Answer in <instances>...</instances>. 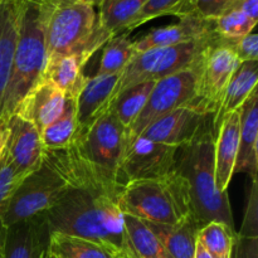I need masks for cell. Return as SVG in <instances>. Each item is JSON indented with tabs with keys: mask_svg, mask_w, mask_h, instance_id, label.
I'll use <instances>...</instances> for the list:
<instances>
[{
	"mask_svg": "<svg viewBox=\"0 0 258 258\" xmlns=\"http://www.w3.org/2000/svg\"><path fill=\"white\" fill-rule=\"evenodd\" d=\"M44 216L50 232L96 242L116 258H135L123 227V213L116 199L68 188Z\"/></svg>",
	"mask_w": 258,
	"mask_h": 258,
	"instance_id": "obj_1",
	"label": "cell"
},
{
	"mask_svg": "<svg viewBox=\"0 0 258 258\" xmlns=\"http://www.w3.org/2000/svg\"><path fill=\"white\" fill-rule=\"evenodd\" d=\"M175 170L188 184L191 211L199 224L219 222L237 232L228 193H222L216 184L213 130L178 149Z\"/></svg>",
	"mask_w": 258,
	"mask_h": 258,
	"instance_id": "obj_2",
	"label": "cell"
},
{
	"mask_svg": "<svg viewBox=\"0 0 258 258\" xmlns=\"http://www.w3.org/2000/svg\"><path fill=\"white\" fill-rule=\"evenodd\" d=\"M47 4L48 0H20L17 47L3 98L0 120L15 112L20 101L42 77L47 62L44 42Z\"/></svg>",
	"mask_w": 258,
	"mask_h": 258,
	"instance_id": "obj_3",
	"label": "cell"
},
{
	"mask_svg": "<svg viewBox=\"0 0 258 258\" xmlns=\"http://www.w3.org/2000/svg\"><path fill=\"white\" fill-rule=\"evenodd\" d=\"M118 206L122 213L156 224L174 226L193 216L188 184L176 170L158 179L126 183Z\"/></svg>",
	"mask_w": 258,
	"mask_h": 258,
	"instance_id": "obj_4",
	"label": "cell"
},
{
	"mask_svg": "<svg viewBox=\"0 0 258 258\" xmlns=\"http://www.w3.org/2000/svg\"><path fill=\"white\" fill-rule=\"evenodd\" d=\"M44 42L47 58L64 54L91 58L107 39L100 32L95 7L78 0H48Z\"/></svg>",
	"mask_w": 258,
	"mask_h": 258,
	"instance_id": "obj_5",
	"label": "cell"
},
{
	"mask_svg": "<svg viewBox=\"0 0 258 258\" xmlns=\"http://www.w3.org/2000/svg\"><path fill=\"white\" fill-rule=\"evenodd\" d=\"M217 37L218 35L214 34L197 42L171 47L150 48L144 52H136L121 72L112 93L111 103L118 93L133 86L150 81L156 82L174 73L197 66L201 62L207 48Z\"/></svg>",
	"mask_w": 258,
	"mask_h": 258,
	"instance_id": "obj_6",
	"label": "cell"
},
{
	"mask_svg": "<svg viewBox=\"0 0 258 258\" xmlns=\"http://www.w3.org/2000/svg\"><path fill=\"white\" fill-rule=\"evenodd\" d=\"M199 63L194 67L186 68L169 77L156 81L146 101L145 107L133 125L126 130V145L140 136L150 123L161 116L183 106L193 107L197 97Z\"/></svg>",
	"mask_w": 258,
	"mask_h": 258,
	"instance_id": "obj_7",
	"label": "cell"
},
{
	"mask_svg": "<svg viewBox=\"0 0 258 258\" xmlns=\"http://www.w3.org/2000/svg\"><path fill=\"white\" fill-rule=\"evenodd\" d=\"M241 63L233 50V42L217 37L207 48L199 63L193 107L214 117L227 85Z\"/></svg>",
	"mask_w": 258,
	"mask_h": 258,
	"instance_id": "obj_8",
	"label": "cell"
},
{
	"mask_svg": "<svg viewBox=\"0 0 258 258\" xmlns=\"http://www.w3.org/2000/svg\"><path fill=\"white\" fill-rule=\"evenodd\" d=\"M67 190L66 181L43 161L38 170L23 179L13 194L4 217L5 228L44 214L58 203Z\"/></svg>",
	"mask_w": 258,
	"mask_h": 258,
	"instance_id": "obj_9",
	"label": "cell"
},
{
	"mask_svg": "<svg viewBox=\"0 0 258 258\" xmlns=\"http://www.w3.org/2000/svg\"><path fill=\"white\" fill-rule=\"evenodd\" d=\"M44 163L66 181L68 188L105 194L116 201L120 198L123 184L83 155L76 141L59 150H44Z\"/></svg>",
	"mask_w": 258,
	"mask_h": 258,
	"instance_id": "obj_10",
	"label": "cell"
},
{
	"mask_svg": "<svg viewBox=\"0 0 258 258\" xmlns=\"http://www.w3.org/2000/svg\"><path fill=\"white\" fill-rule=\"evenodd\" d=\"M76 144L95 165L122 183L120 164L126 148V128L112 111L108 110L87 130L82 131Z\"/></svg>",
	"mask_w": 258,
	"mask_h": 258,
	"instance_id": "obj_11",
	"label": "cell"
},
{
	"mask_svg": "<svg viewBox=\"0 0 258 258\" xmlns=\"http://www.w3.org/2000/svg\"><path fill=\"white\" fill-rule=\"evenodd\" d=\"M178 149L138 136L123 151L120 164L121 180L126 184L168 175L175 170Z\"/></svg>",
	"mask_w": 258,
	"mask_h": 258,
	"instance_id": "obj_12",
	"label": "cell"
},
{
	"mask_svg": "<svg viewBox=\"0 0 258 258\" xmlns=\"http://www.w3.org/2000/svg\"><path fill=\"white\" fill-rule=\"evenodd\" d=\"M213 116L191 106H183L161 116L148 126L140 136L155 143L181 148L194 143L212 128Z\"/></svg>",
	"mask_w": 258,
	"mask_h": 258,
	"instance_id": "obj_13",
	"label": "cell"
},
{
	"mask_svg": "<svg viewBox=\"0 0 258 258\" xmlns=\"http://www.w3.org/2000/svg\"><path fill=\"white\" fill-rule=\"evenodd\" d=\"M7 121L8 135L5 151L12 163L24 178L42 166L44 161V148L40 140V133L33 123L13 113Z\"/></svg>",
	"mask_w": 258,
	"mask_h": 258,
	"instance_id": "obj_14",
	"label": "cell"
},
{
	"mask_svg": "<svg viewBox=\"0 0 258 258\" xmlns=\"http://www.w3.org/2000/svg\"><path fill=\"white\" fill-rule=\"evenodd\" d=\"M50 229L44 214L12 224L5 231L3 258H48Z\"/></svg>",
	"mask_w": 258,
	"mask_h": 258,
	"instance_id": "obj_15",
	"label": "cell"
},
{
	"mask_svg": "<svg viewBox=\"0 0 258 258\" xmlns=\"http://www.w3.org/2000/svg\"><path fill=\"white\" fill-rule=\"evenodd\" d=\"M214 34L213 19L188 15L179 18V22L175 24L154 28L148 34L134 40V49L135 52H144L150 48L171 47L206 39Z\"/></svg>",
	"mask_w": 258,
	"mask_h": 258,
	"instance_id": "obj_16",
	"label": "cell"
},
{
	"mask_svg": "<svg viewBox=\"0 0 258 258\" xmlns=\"http://www.w3.org/2000/svg\"><path fill=\"white\" fill-rule=\"evenodd\" d=\"M241 108L222 118L214 131V175L217 188L226 193L234 174L239 148Z\"/></svg>",
	"mask_w": 258,
	"mask_h": 258,
	"instance_id": "obj_17",
	"label": "cell"
},
{
	"mask_svg": "<svg viewBox=\"0 0 258 258\" xmlns=\"http://www.w3.org/2000/svg\"><path fill=\"white\" fill-rule=\"evenodd\" d=\"M66 96L55 86L40 78L24 96L14 113L35 126L39 133L57 120L63 112Z\"/></svg>",
	"mask_w": 258,
	"mask_h": 258,
	"instance_id": "obj_18",
	"label": "cell"
},
{
	"mask_svg": "<svg viewBox=\"0 0 258 258\" xmlns=\"http://www.w3.org/2000/svg\"><path fill=\"white\" fill-rule=\"evenodd\" d=\"M120 75H95L87 78L85 87L77 97V117L81 133L107 112Z\"/></svg>",
	"mask_w": 258,
	"mask_h": 258,
	"instance_id": "obj_19",
	"label": "cell"
},
{
	"mask_svg": "<svg viewBox=\"0 0 258 258\" xmlns=\"http://www.w3.org/2000/svg\"><path fill=\"white\" fill-rule=\"evenodd\" d=\"M258 171V92L254 90L241 107L239 148L234 173H246L252 181Z\"/></svg>",
	"mask_w": 258,
	"mask_h": 258,
	"instance_id": "obj_20",
	"label": "cell"
},
{
	"mask_svg": "<svg viewBox=\"0 0 258 258\" xmlns=\"http://www.w3.org/2000/svg\"><path fill=\"white\" fill-rule=\"evenodd\" d=\"M90 57L86 54H64L48 57L42 77L58 88L66 98H76L85 87L87 78L83 73Z\"/></svg>",
	"mask_w": 258,
	"mask_h": 258,
	"instance_id": "obj_21",
	"label": "cell"
},
{
	"mask_svg": "<svg viewBox=\"0 0 258 258\" xmlns=\"http://www.w3.org/2000/svg\"><path fill=\"white\" fill-rule=\"evenodd\" d=\"M20 0H4L0 4V110L12 72L19 30Z\"/></svg>",
	"mask_w": 258,
	"mask_h": 258,
	"instance_id": "obj_22",
	"label": "cell"
},
{
	"mask_svg": "<svg viewBox=\"0 0 258 258\" xmlns=\"http://www.w3.org/2000/svg\"><path fill=\"white\" fill-rule=\"evenodd\" d=\"M257 83L258 60L257 62H242L227 85L221 105L213 117V122H212L213 135L222 118L233 111L239 110L244 101L252 95L254 90H257Z\"/></svg>",
	"mask_w": 258,
	"mask_h": 258,
	"instance_id": "obj_23",
	"label": "cell"
},
{
	"mask_svg": "<svg viewBox=\"0 0 258 258\" xmlns=\"http://www.w3.org/2000/svg\"><path fill=\"white\" fill-rule=\"evenodd\" d=\"M173 258H194L202 226L193 216L174 226L146 222Z\"/></svg>",
	"mask_w": 258,
	"mask_h": 258,
	"instance_id": "obj_24",
	"label": "cell"
},
{
	"mask_svg": "<svg viewBox=\"0 0 258 258\" xmlns=\"http://www.w3.org/2000/svg\"><path fill=\"white\" fill-rule=\"evenodd\" d=\"M148 0H103L98 7V28L106 39L127 32Z\"/></svg>",
	"mask_w": 258,
	"mask_h": 258,
	"instance_id": "obj_25",
	"label": "cell"
},
{
	"mask_svg": "<svg viewBox=\"0 0 258 258\" xmlns=\"http://www.w3.org/2000/svg\"><path fill=\"white\" fill-rule=\"evenodd\" d=\"M81 135V125L77 117V100L66 98V105L59 117L40 133L44 150H59L68 148Z\"/></svg>",
	"mask_w": 258,
	"mask_h": 258,
	"instance_id": "obj_26",
	"label": "cell"
},
{
	"mask_svg": "<svg viewBox=\"0 0 258 258\" xmlns=\"http://www.w3.org/2000/svg\"><path fill=\"white\" fill-rule=\"evenodd\" d=\"M123 227L135 258H173L145 221L123 213Z\"/></svg>",
	"mask_w": 258,
	"mask_h": 258,
	"instance_id": "obj_27",
	"label": "cell"
},
{
	"mask_svg": "<svg viewBox=\"0 0 258 258\" xmlns=\"http://www.w3.org/2000/svg\"><path fill=\"white\" fill-rule=\"evenodd\" d=\"M49 256L52 258H116L96 242L58 232H50Z\"/></svg>",
	"mask_w": 258,
	"mask_h": 258,
	"instance_id": "obj_28",
	"label": "cell"
},
{
	"mask_svg": "<svg viewBox=\"0 0 258 258\" xmlns=\"http://www.w3.org/2000/svg\"><path fill=\"white\" fill-rule=\"evenodd\" d=\"M154 85L155 82L153 81L139 83V85L133 86L123 92L118 93L115 100L112 101L108 110L115 113L116 117L118 118V121L122 123L126 130L133 125L134 121L145 107L146 101H148Z\"/></svg>",
	"mask_w": 258,
	"mask_h": 258,
	"instance_id": "obj_29",
	"label": "cell"
},
{
	"mask_svg": "<svg viewBox=\"0 0 258 258\" xmlns=\"http://www.w3.org/2000/svg\"><path fill=\"white\" fill-rule=\"evenodd\" d=\"M134 40L128 32L110 38L102 47V55L96 75H120L135 54Z\"/></svg>",
	"mask_w": 258,
	"mask_h": 258,
	"instance_id": "obj_30",
	"label": "cell"
},
{
	"mask_svg": "<svg viewBox=\"0 0 258 258\" xmlns=\"http://www.w3.org/2000/svg\"><path fill=\"white\" fill-rule=\"evenodd\" d=\"M237 232L219 222H209L201 228L198 242L212 258H232Z\"/></svg>",
	"mask_w": 258,
	"mask_h": 258,
	"instance_id": "obj_31",
	"label": "cell"
},
{
	"mask_svg": "<svg viewBox=\"0 0 258 258\" xmlns=\"http://www.w3.org/2000/svg\"><path fill=\"white\" fill-rule=\"evenodd\" d=\"M23 179L24 176L15 168L4 148L0 153V248H2L5 231H7L4 226L5 213H7L13 194L17 190Z\"/></svg>",
	"mask_w": 258,
	"mask_h": 258,
	"instance_id": "obj_32",
	"label": "cell"
},
{
	"mask_svg": "<svg viewBox=\"0 0 258 258\" xmlns=\"http://www.w3.org/2000/svg\"><path fill=\"white\" fill-rule=\"evenodd\" d=\"M214 32L221 39L234 40L253 32L257 20L251 19L239 10H228L213 19Z\"/></svg>",
	"mask_w": 258,
	"mask_h": 258,
	"instance_id": "obj_33",
	"label": "cell"
},
{
	"mask_svg": "<svg viewBox=\"0 0 258 258\" xmlns=\"http://www.w3.org/2000/svg\"><path fill=\"white\" fill-rule=\"evenodd\" d=\"M232 0H183L171 15L178 18L194 15L203 19H216L229 9Z\"/></svg>",
	"mask_w": 258,
	"mask_h": 258,
	"instance_id": "obj_34",
	"label": "cell"
},
{
	"mask_svg": "<svg viewBox=\"0 0 258 258\" xmlns=\"http://www.w3.org/2000/svg\"><path fill=\"white\" fill-rule=\"evenodd\" d=\"M183 0H148L143 9L140 10L134 22L128 27L127 32L136 29L138 27L143 25L144 23L153 20L155 18L164 17V15H171L176 7H178Z\"/></svg>",
	"mask_w": 258,
	"mask_h": 258,
	"instance_id": "obj_35",
	"label": "cell"
},
{
	"mask_svg": "<svg viewBox=\"0 0 258 258\" xmlns=\"http://www.w3.org/2000/svg\"><path fill=\"white\" fill-rule=\"evenodd\" d=\"M238 236L242 237H258V194L257 180L252 181L251 194H249L248 207L244 214L243 223L239 229Z\"/></svg>",
	"mask_w": 258,
	"mask_h": 258,
	"instance_id": "obj_36",
	"label": "cell"
},
{
	"mask_svg": "<svg viewBox=\"0 0 258 258\" xmlns=\"http://www.w3.org/2000/svg\"><path fill=\"white\" fill-rule=\"evenodd\" d=\"M233 50L241 62L258 60V35L254 32L233 42Z\"/></svg>",
	"mask_w": 258,
	"mask_h": 258,
	"instance_id": "obj_37",
	"label": "cell"
},
{
	"mask_svg": "<svg viewBox=\"0 0 258 258\" xmlns=\"http://www.w3.org/2000/svg\"><path fill=\"white\" fill-rule=\"evenodd\" d=\"M234 258H258V237H242L234 241Z\"/></svg>",
	"mask_w": 258,
	"mask_h": 258,
	"instance_id": "obj_38",
	"label": "cell"
},
{
	"mask_svg": "<svg viewBox=\"0 0 258 258\" xmlns=\"http://www.w3.org/2000/svg\"><path fill=\"white\" fill-rule=\"evenodd\" d=\"M228 10H239L248 18L258 22V0H232Z\"/></svg>",
	"mask_w": 258,
	"mask_h": 258,
	"instance_id": "obj_39",
	"label": "cell"
},
{
	"mask_svg": "<svg viewBox=\"0 0 258 258\" xmlns=\"http://www.w3.org/2000/svg\"><path fill=\"white\" fill-rule=\"evenodd\" d=\"M8 135H9V130H8L7 121L0 120V151L5 148V144H7Z\"/></svg>",
	"mask_w": 258,
	"mask_h": 258,
	"instance_id": "obj_40",
	"label": "cell"
},
{
	"mask_svg": "<svg viewBox=\"0 0 258 258\" xmlns=\"http://www.w3.org/2000/svg\"><path fill=\"white\" fill-rule=\"evenodd\" d=\"M194 258H212L209 256L208 252L203 248L199 242H197V246H196V252H194Z\"/></svg>",
	"mask_w": 258,
	"mask_h": 258,
	"instance_id": "obj_41",
	"label": "cell"
},
{
	"mask_svg": "<svg viewBox=\"0 0 258 258\" xmlns=\"http://www.w3.org/2000/svg\"><path fill=\"white\" fill-rule=\"evenodd\" d=\"M78 2L86 3V4H90V5H92V7L98 8V7H100L101 3L103 2V0H78Z\"/></svg>",
	"mask_w": 258,
	"mask_h": 258,
	"instance_id": "obj_42",
	"label": "cell"
},
{
	"mask_svg": "<svg viewBox=\"0 0 258 258\" xmlns=\"http://www.w3.org/2000/svg\"><path fill=\"white\" fill-rule=\"evenodd\" d=\"M3 2H4V0H0V4H2V3H3Z\"/></svg>",
	"mask_w": 258,
	"mask_h": 258,
	"instance_id": "obj_43",
	"label": "cell"
},
{
	"mask_svg": "<svg viewBox=\"0 0 258 258\" xmlns=\"http://www.w3.org/2000/svg\"><path fill=\"white\" fill-rule=\"evenodd\" d=\"M48 258H52V257H50V256H49V257H48Z\"/></svg>",
	"mask_w": 258,
	"mask_h": 258,
	"instance_id": "obj_44",
	"label": "cell"
},
{
	"mask_svg": "<svg viewBox=\"0 0 258 258\" xmlns=\"http://www.w3.org/2000/svg\"><path fill=\"white\" fill-rule=\"evenodd\" d=\"M0 258H3V257H2V256H0Z\"/></svg>",
	"mask_w": 258,
	"mask_h": 258,
	"instance_id": "obj_45",
	"label": "cell"
},
{
	"mask_svg": "<svg viewBox=\"0 0 258 258\" xmlns=\"http://www.w3.org/2000/svg\"><path fill=\"white\" fill-rule=\"evenodd\" d=\"M2 151H3V150H2ZM2 151H0V153H2Z\"/></svg>",
	"mask_w": 258,
	"mask_h": 258,
	"instance_id": "obj_46",
	"label": "cell"
}]
</instances>
